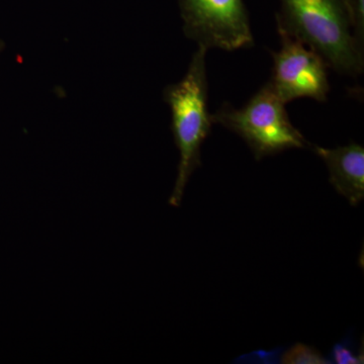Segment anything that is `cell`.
Listing matches in <instances>:
<instances>
[{"label": "cell", "mask_w": 364, "mask_h": 364, "mask_svg": "<svg viewBox=\"0 0 364 364\" xmlns=\"http://www.w3.org/2000/svg\"><path fill=\"white\" fill-rule=\"evenodd\" d=\"M277 30L320 54L329 68L358 77L364 47L353 33L349 0H279Z\"/></svg>", "instance_id": "6da1fadb"}, {"label": "cell", "mask_w": 364, "mask_h": 364, "mask_svg": "<svg viewBox=\"0 0 364 364\" xmlns=\"http://www.w3.org/2000/svg\"><path fill=\"white\" fill-rule=\"evenodd\" d=\"M207 52L198 46L183 78L163 92L171 112V131L179 152L176 183L169 198L172 207H179L189 178L202 164L200 150L214 124L208 111Z\"/></svg>", "instance_id": "7a4b0ae2"}, {"label": "cell", "mask_w": 364, "mask_h": 364, "mask_svg": "<svg viewBox=\"0 0 364 364\" xmlns=\"http://www.w3.org/2000/svg\"><path fill=\"white\" fill-rule=\"evenodd\" d=\"M286 105L267 82L242 109L223 105L212 114L213 123L240 136L257 160L287 150L311 148L312 144L291 124Z\"/></svg>", "instance_id": "3957f363"}, {"label": "cell", "mask_w": 364, "mask_h": 364, "mask_svg": "<svg viewBox=\"0 0 364 364\" xmlns=\"http://www.w3.org/2000/svg\"><path fill=\"white\" fill-rule=\"evenodd\" d=\"M183 32L205 49L231 52L254 45L244 0H177Z\"/></svg>", "instance_id": "277c9868"}, {"label": "cell", "mask_w": 364, "mask_h": 364, "mask_svg": "<svg viewBox=\"0 0 364 364\" xmlns=\"http://www.w3.org/2000/svg\"><path fill=\"white\" fill-rule=\"evenodd\" d=\"M282 48L270 52L273 58L272 76L269 83L282 102H293L301 97L318 102H327L330 92L328 64L317 52L301 41L277 30Z\"/></svg>", "instance_id": "5b68a950"}, {"label": "cell", "mask_w": 364, "mask_h": 364, "mask_svg": "<svg viewBox=\"0 0 364 364\" xmlns=\"http://www.w3.org/2000/svg\"><path fill=\"white\" fill-rule=\"evenodd\" d=\"M329 170L330 183L351 205H358L364 198V148L351 142L334 149L311 146Z\"/></svg>", "instance_id": "8992f818"}, {"label": "cell", "mask_w": 364, "mask_h": 364, "mask_svg": "<svg viewBox=\"0 0 364 364\" xmlns=\"http://www.w3.org/2000/svg\"><path fill=\"white\" fill-rule=\"evenodd\" d=\"M280 363L284 364H327L331 361L317 349L309 345L298 343L287 349L280 356Z\"/></svg>", "instance_id": "52a82bcc"}, {"label": "cell", "mask_w": 364, "mask_h": 364, "mask_svg": "<svg viewBox=\"0 0 364 364\" xmlns=\"http://www.w3.org/2000/svg\"><path fill=\"white\" fill-rule=\"evenodd\" d=\"M349 9L354 36L364 47V0H349Z\"/></svg>", "instance_id": "ba28073f"}, {"label": "cell", "mask_w": 364, "mask_h": 364, "mask_svg": "<svg viewBox=\"0 0 364 364\" xmlns=\"http://www.w3.org/2000/svg\"><path fill=\"white\" fill-rule=\"evenodd\" d=\"M332 358L338 364H358L364 363L363 352L355 353L347 345L338 343L333 347Z\"/></svg>", "instance_id": "9c48e42d"}, {"label": "cell", "mask_w": 364, "mask_h": 364, "mask_svg": "<svg viewBox=\"0 0 364 364\" xmlns=\"http://www.w3.org/2000/svg\"><path fill=\"white\" fill-rule=\"evenodd\" d=\"M1 49H2V43H1V41H0V52H1Z\"/></svg>", "instance_id": "30bf717a"}]
</instances>
